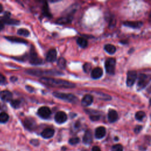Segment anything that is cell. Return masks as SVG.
I'll use <instances>...</instances> for the list:
<instances>
[{
  "mask_svg": "<svg viewBox=\"0 0 151 151\" xmlns=\"http://www.w3.org/2000/svg\"><path fill=\"white\" fill-rule=\"evenodd\" d=\"M40 82L46 86L53 87L72 89L76 87V84L72 82L51 77H43L40 79Z\"/></svg>",
  "mask_w": 151,
  "mask_h": 151,
  "instance_id": "cell-1",
  "label": "cell"
},
{
  "mask_svg": "<svg viewBox=\"0 0 151 151\" xmlns=\"http://www.w3.org/2000/svg\"><path fill=\"white\" fill-rule=\"evenodd\" d=\"M27 72L29 74L35 76H42L43 75L52 76V75H57V74H62L60 72L53 71V70H42L39 69H30L27 70Z\"/></svg>",
  "mask_w": 151,
  "mask_h": 151,
  "instance_id": "cell-2",
  "label": "cell"
},
{
  "mask_svg": "<svg viewBox=\"0 0 151 151\" xmlns=\"http://www.w3.org/2000/svg\"><path fill=\"white\" fill-rule=\"evenodd\" d=\"M53 95L61 100L70 102V103H76L77 101V97L72 94H67V93H63L60 92H54Z\"/></svg>",
  "mask_w": 151,
  "mask_h": 151,
  "instance_id": "cell-3",
  "label": "cell"
},
{
  "mask_svg": "<svg viewBox=\"0 0 151 151\" xmlns=\"http://www.w3.org/2000/svg\"><path fill=\"white\" fill-rule=\"evenodd\" d=\"M150 82V77L147 76L144 74H140L139 76L137 83V89L138 90L144 89Z\"/></svg>",
  "mask_w": 151,
  "mask_h": 151,
  "instance_id": "cell-4",
  "label": "cell"
},
{
  "mask_svg": "<svg viewBox=\"0 0 151 151\" xmlns=\"http://www.w3.org/2000/svg\"><path fill=\"white\" fill-rule=\"evenodd\" d=\"M116 66V60L113 58L108 59L105 62V69L106 72L111 75L115 74Z\"/></svg>",
  "mask_w": 151,
  "mask_h": 151,
  "instance_id": "cell-5",
  "label": "cell"
},
{
  "mask_svg": "<svg viewBox=\"0 0 151 151\" xmlns=\"http://www.w3.org/2000/svg\"><path fill=\"white\" fill-rule=\"evenodd\" d=\"M137 79V73L135 71H129L127 74L126 84L129 87L132 86Z\"/></svg>",
  "mask_w": 151,
  "mask_h": 151,
  "instance_id": "cell-6",
  "label": "cell"
},
{
  "mask_svg": "<svg viewBox=\"0 0 151 151\" xmlns=\"http://www.w3.org/2000/svg\"><path fill=\"white\" fill-rule=\"evenodd\" d=\"M38 115L43 119H47L50 117L52 114L51 110L47 106L41 107L37 112Z\"/></svg>",
  "mask_w": 151,
  "mask_h": 151,
  "instance_id": "cell-7",
  "label": "cell"
},
{
  "mask_svg": "<svg viewBox=\"0 0 151 151\" xmlns=\"http://www.w3.org/2000/svg\"><path fill=\"white\" fill-rule=\"evenodd\" d=\"M67 119V115L65 112L60 111L56 113L55 116H54V120L56 123L59 124H62L64 123Z\"/></svg>",
  "mask_w": 151,
  "mask_h": 151,
  "instance_id": "cell-8",
  "label": "cell"
},
{
  "mask_svg": "<svg viewBox=\"0 0 151 151\" xmlns=\"http://www.w3.org/2000/svg\"><path fill=\"white\" fill-rule=\"evenodd\" d=\"M30 63L33 65H39L43 63V60L38 57L35 52H31L30 54Z\"/></svg>",
  "mask_w": 151,
  "mask_h": 151,
  "instance_id": "cell-9",
  "label": "cell"
},
{
  "mask_svg": "<svg viewBox=\"0 0 151 151\" xmlns=\"http://www.w3.org/2000/svg\"><path fill=\"white\" fill-rule=\"evenodd\" d=\"M57 59V52L55 49H50L46 56V60L48 62H54Z\"/></svg>",
  "mask_w": 151,
  "mask_h": 151,
  "instance_id": "cell-10",
  "label": "cell"
},
{
  "mask_svg": "<svg viewBox=\"0 0 151 151\" xmlns=\"http://www.w3.org/2000/svg\"><path fill=\"white\" fill-rule=\"evenodd\" d=\"M93 141V135L90 130H87L85 132V133L83 137V142L84 143L89 145Z\"/></svg>",
  "mask_w": 151,
  "mask_h": 151,
  "instance_id": "cell-11",
  "label": "cell"
},
{
  "mask_svg": "<svg viewBox=\"0 0 151 151\" xmlns=\"http://www.w3.org/2000/svg\"><path fill=\"white\" fill-rule=\"evenodd\" d=\"M93 102V97L91 94L85 95L82 100V105L84 107H87L90 106Z\"/></svg>",
  "mask_w": 151,
  "mask_h": 151,
  "instance_id": "cell-12",
  "label": "cell"
},
{
  "mask_svg": "<svg viewBox=\"0 0 151 151\" xmlns=\"http://www.w3.org/2000/svg\"><path fill=\"white\" fill-rule=\"evenodd\" d=\"M24 126L29 130H33L36 126V122L33 118H27L24 120Z\"/></svg>",
  "mask_w": 151,
  "mask_h": 151,
  "instance_id": "cell-13",
  "label": "cell"
},
{
  "mask_svg": "<svg viewBox=\"0 0 151 151\" xmlns=\"http://www.w3.org/2000/svg\"><path fill=\"white\" fill-rule=\"evenodd\" d=\"M106 133V128L103 126L98 127L95 130V137L98 139H102L104 137Z\"/></svg>",
  "mask_w": 151,
  "mask_h": 151,
  "instance_id": "cell-14",
  "label": "cell"
},
{
  "mask_svg": "<svg viewBox=\"0 0 151 151\" xmlns=\"http://www.w3.org/2000/svg\"><path fill=\"white\" fill-rule=\"evenodd\" d=\"M54 135V130L52 128H46L41 133L42 136L44 139H50Z\"/></svg>",
  "mask_w": 151,
  "mask_h": 151,
  "instance_id": "cell-15",
  "label": "cell"
},
{
  "mask_svg": "<svg viewBox=\"0 0 151 151\" xmlns=\"http://www.w3.org/2000/svg\"><path fill=\"white\" fill-rule=\"evenodd\" d=\"M103 70L100 67L94 68L91 72V76L94 79H98L103 75Z\"/></svg>",
  "mask_w": 151,
  "mask_h": 151,
  "instance_id": "cell-16",
  "label": "cell"
},
{
  "mask_svg": "<svg viewBox=\"0 0 151 151\" xmlns=\"http://www.w3.org/2000/svg\"><path fill=\"white\" fill-rule=\"evenodd\" d=\"M0 98L4 101L9 102L13 98V94L10 91L4 90L0 93Z\"/></svg>",
  "mask_w": 151,
  "mask_h": 151,
  "instance_id": "cell-17",
  "label": "cell"
},
{
  "mask_svg": "<svg viewBox=\"0 0 151 151\" xmlns=\"http://www.w3.org/2000/svg\"><path fill=\"white\" fill-rule=\"evenodd\" d=\"M143 23L141 21H125L123 25L132 29H139L142 27Z\"/></svg>",
  "mask_w": 151,
  "mask_h": 151,
  "instance_id": "cell-18",
  "label": "cell"
},
{
  "mask_svg": "<svg viewBox=\"0 0 151 151\" xmlns=\"http://www.w3.org/2000/svg\"><path fill=\"white\" fill-rule=\"evenodd\" d=\"M118 119V114L115 110L110 109L108 112V120L110 123L115 122Z\"/></svg>",
  "mask_w": 151,
  "mask_h": 151,
  "instance_id": "cell-19",
  "label": "cell"
},
{
  "mask_svg": "<svg viewBox=\"0 0 151 151\" xmlns=\"http://www.w3.org/2000/svg\"><path fill=\"white\" fill-rule=\"evenodd\" d=\"M72 17L70 16H68L67 17H64L59 19L56 21V23L58 24H66L70 23L72 22Z\"/></svg>",
  "mask_w": 151,
  "mask_h": 151,
  "instance_id": "cell-20",
  "label": "cell"
},
{
  "mask_svg": "<svg viewBox=\"0 0 151 151\" xmlns=\"http://www.w3.org/2000/svg\"><path fill=\"white\" fill-rule=\"evenodd\" d=\"M2 21L4 23H6L8 24H13V25H17L20 23V21L19 20H17L15 19H11L7 17H5L3 20H0V22L1 23Z\"/></svg>",
  "mask_w": 151,
  "mask_h": 151,
  "instance_id": "cell-21",
  "label": "cell"
},
{
  "mask_svg": "<svg viewBox=\"0 0 151 151\" xmlns=\"http://www.w3.org/2000/svg\"><path fill=\"white\" fill-rule=\"evenodd\" d=\"M6 39L11 42H14V43H23V44H27V42L23 39H21V38H18V37H6Z\"/></svg>",
  "mask_w": 151,
  "mask_h": 151,
  "instance_id": "cell-22",
  "label": "cell"
},
{
  "mask_svg": "<svg viewBox=\"0 0 151 151\" xmlns=\"http://www.w3.org/2000/svg\"><path fill=\"white\" fill-rule=\"evenodd\" d=\"M104 49L105 51L110 54H114L116 51V49L115 46H114L112 44H106L104 46Z\"/></svg>",
  "mask_w": 151,
  "mask_h": 151,
  "instance_id": "cell-23",
  "label": "cell"
},
{
  "mask_svg": "<svg viewBox=\"0 0 151 151\" xmlns=\"http://www.w3.org/2000/svg\"><path fill=\"white\" fill-rule=\"evenodd\" d=\"M77 43L82 48L86 47L88 44V43H87V41L86 40V39H85L84 38H83V37L78 38L77 40Z\"/></svg>",
  "mask_w": 151,
  "mask_h": 151,
  "instance_id": "cell-24",
  "label": "cell"
},
{
  "mask_svg": "<svg viewBox=\"0 0 151 151\" xmlns=\"http://www.w3.org/2000/svg\"><path fill=\"white\" fill-rule=\"evenodd\" d=\"M43 14L44 16L47 17H52V14L50 12L49 9V6L48 4H47V3H45V4L43 6Z\"/></svg>",
  "mask_w": 151,
  "mask_h": 151,
  "instance_id": "cell-25",
  "label": "cell"
},
{
  "mask_svg": "<svg viewBox=\"0 0 151 151\" xmlns=\"http://www.w3.org/2000/svg\"><path fill=\"white\" fill-rule=\"evenodd\" d=\"M9 119V116L7 113L5 112H2L0 113V123H6Z\"/></svg>",
  "mask_w": 151,
  "mask_h": 151,
  "instance_id": "cell-26",
  "label": "cell"
},
{
  "mask_svg": "<svg viewBox=\"0 0 151 151\" xmlns=\"http://www.w3.org/2000/svg\"><path fill=\"white\" fill-rule=\"evenodd\" d=\"M146 116L145 113L143 111H139L135 114V118L139 121H142Z\"/></svg>",
  "mask_w": 151,
  "mask_h": 151,
  "instance_id": "cell-27",
  "label": "cell"
},
{
  "mask_svg": "<svg viewBox=\"0 0 151 151\" xmlns=\"http://www.w3.org/2000/svg\"><path fill=\"white\" fill-rule=\"evenodd\" d=\"M57 64L59 66V67L61 69H64L66 66V60L63 58V57H60L57 62Z\"/></svg>",
  "mask_w": 151,
  "mask_h": 151,
  "instance_id": "cell-28",
  "label": "cell"
},
{
  "mask_svg": "<svg viewBox=\"0 0 151 151\" xmlns=\"http://www.w3.org/2000/svg\"><path fill=\"white\" fill-rule=\"evenodd\" d=\"M18 34L21 36L28 37L30 35V32L25 29H21L18 30Z\"/></svg>",
  "mask_w": 151,
  "mask_h": 151,
  "instance_id": "cell-29",
  "label": "cell"
},
{
  "mask_svg": "<svg viewBox=\"0 0 151 151\" xmlns=\"http://www.w3.org/2000/svg\"><path fill=\"white\" fill-rule=\"evenodd\" d=\"M112 151H123V146L120 144H116L112 147Z\"/></svg>",
  "mask_w": 151,
  "mask_h": 151,
  "instance_id": "cell-30",
  "label": "cell"
},
{
  "mask_svg": "<svg viewBox=\"0 0 151 151\" xmlns=\"http://www.w3.org/2000/svg\"><path fill=\"white\" fill-rule=\"evenodd\" d=\"M80 142V139L79 137H72L71 139H69V143L70 145H76L77 143H79Z\"/></svg>",
  "mask_w": 151,
  "mask_h": 151,
  "instance_id": "cell-31",
  "label": "cell"
},
{
  "mask_svg": "<svg viewBox=\"0 0 151 151\" xmlns=\"http://www.w3.org/2000/svg\"><path fill=\"white\" fill-rule=\"evenodd\" d=\"M92 69V66L90 63H86L83 66V70L86 73H89Z\"/></svg>",
  "mask_w": 151,
  "mask_h": 151,
  "instance_id": "cell-32",
  "label": "cell"
},
{
  "mask_svg": "<svg viewBox=\"0 0 151 151\" xmlns=\"http://www.w3.org/2000/svg\"><path fill=\"white\" fill-rule=\"evenodd\" d=\"M20 104H21L20 101L18 100H15L11 102V105L14 108H18L20 106Z\"/></svg>",
  "mask_w": 151,
  "mask_h": 151,
  "instance_id": "cell-33",
  "label": "cell"
},
{
  "mask_svg": "<svg viewBox=\"0 0 151 151\" xmlns=\"http://www.w3.org/2000/svg\"><path fill=\"white\" fill-rule=\"evenodd\" d=\"M90 119L92 121H97V120H99L100 116H98V115H92V116H90Z\"/></svg>",
  "mask_w": 151,
  "mask_h": 151,
  "instance_id": "cell-34",
  "label": "cell"
},
{
  "mask_svg": "<svg viewBox=\"0 0 151 151\" xmlns=\"http://www.w3.org/2000/svg\"><path fill=\"white\" fill-rule=\"evenodd\" d=\"M6 81V79L4 75L0 73V83H4Z\"/></svg>",
  "mask_w": 151,
  "mask_h": 151,
  "instance_id": "cell-35",
  "label": "cell"
},
{
  "mask_svg": "<svg viewBox=\"0 0 151 151\" xmlns=\"http://www.w3.org/2000/svg\"><path fill=\"white\" fill-rule=\"evenodd\" d=\"M142 126H137L135 127L134 131H135V132L136 133H139L140 132V130H142Z\"/></svg>",
  "mask_w": 151,
  "mask_h": 151,
  "instance_id": "cell-36",
  "label": "cell"
},
{
  "mask_svg": "<svg viewBox=\"0 0 151 151\" xmlns=\"http://www.w3.org/2000/svg\"><path fill=\"white\" fill-rule=\"evenodd\" d=\"M92 151H102V150L99 146H94L92 147Z\"/></svg>",
  "mask_w": 151,
  "mask_h": 151,
  "instance_id": "cell-37",
  "label": "cell"
},
{
  "mask_svg": "<svg viewBox=\"0 0 151 151\" xmlns=\"http://www.w3.org/2000/svg\"><path fill=\"white\" fill-rule=\"evenodd\" d=\"M31 143L33 145H39V141H38L37 140H36V139H33V140H32L31 141Z\"/></svg>",
  "mask_w": 151,
  "mask_h": 151,
  "instance_id": "cell-38",
  "label": "cell"
},
{
  "mask_svg": "<svg viewBox=\"0 0 151 151\" xmlns=\"http://www.w3.org/2000/svg\"><path fill=\"white\" fill-rule=\"evenodd\" d=\"M4 24L3 23L0 22V31H1L4 29Z\"/></svg>",
  "mask_w": 151,
  "mask_h": 151,
  "instance_id": "cell-39",
  "label": "cell"
},
{
  "mask_svg": "<svg viewBox=\"0 0 151 151\" xmlns=\"http://www.w3.org/2000/svg\"><path fill=\"white\" fill-rule=\"evenodd\" d=\"M3 7L2 5L0 4V13H1L3 11Z\"/></svg>",
  "mask_w": 151,
  "mask_h": 151,
  "instance_id": "cell-40",
  "label": "cell"
},
{
  "mask_svg": "<svg viewBox=\"0 0 151 151\" xmlns=\"http://www.w3.org/2000/svg\"><path fill=\"white\" fill-rule=\"evenodd\" d=\"M79 126H80V123H79V122H77V123H76V124H75V127H78Z\"/></svg>",
  "mask_w": 151,
  "mask_h": 151,
  "instance_id": "cell-41",
  "label": "cell"
},
{
  "mask_svg": "<svg viewBox=\"0 0 151 151\" xmlns=\"http://www.w3.org/2000/svg\"><path fill=\"white\" fill-rule=\"evenodd\" d=\"M119 140V138L117 137H115V140Z\"/></svg>",
  "mask_w": 151,
  "mask_h": 151,
  "instance_id": "cell-42",
  "label": "cell"
},
{
  "mask_svg": "<svg viewBox=\"0 0 151 151\" xmlns=\"http://www.w3.org/2000/svg\"><path fill=\"white\" fill-rule=\"evenodd\" d=\"M82 151H87V150H82Z\"/></svg>",
  "mask_w": 151,
  "mask_h": 151,
  "instance_id": "cell-43",
  "label": "cell"
}]
</instances>
